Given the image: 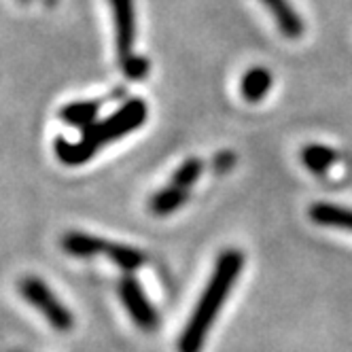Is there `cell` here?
<instances>
[{
  "label": "cell",
  "mask_w": 352,
  "mask_h": 352,
  "mask_svg": "<svg viewBox=\"0 0 352 352\" xmlns=\"http://www.w3.org/2000/svg\"><path fill=\"white\" fill-rule=\"evenodd\" d=\"M115 19V38H117V54L119 62H125L134 56V41H136V9L134 0H109Z\"/></svg>",
  "instance_id": "cell-5"
},
{
  "label": "cell",
  "mask_w": 352,
  "mask_h": 352,
  "mask_svg": "<svg viewBox=\"0 0 352 352\" xmlns=\"http://www.w3.org/2000/svg\"><path fill=\"white\" fill-rule=\"evenodd\" d=\"M301 162H304V166L314 174H327L329 168L338 162V153L329 146L308 144L304 151H301Z\"/></svg>",
  "instance_id": "cell-13"
},
{
  "label": "cell",
  "mask_w": 352,
  "mask_h": 352,
  "mask_svg": "<svg viewBox=\"0 0 352 352\" xmlns=\"http://www.w3.org/2000/svg\"><path fill=\"white\" fill-rule=\"evenodd\" d=\"M107 257H109L117 267H121L125 274L136 272V270L142 267L144 261H146V257L140 253L138 248L128 246V244H117V242H111V244H109Z\"/></svg>",
  "instance_id": "cell-14"
},
{
  "label": "cell",
  "mask_w": 352,
  "mask_h": 352,
  "mask_svg": "<svg viewBox=\"0 0 352 352\" xmlns=\"http://www.w3.org/2000/svg\"><path fill=\"white\" fill-rule=\"evenodd\" d=\"M19 3H30V0H19Z\"/></svg>",
  "instance_id": "cell-18"
},
{
  "label": "cell",
  "mask_w": 352,
  "mask_h": 352,
  "mask_svg": "<svg viewBox=\"0 0 352 352\" xmlns=\"http://www.w3.org/2000/svg\"><path fill=\"white\" fill-rule=\"evenodd\" d=\"M244 265V255L236 248H228L219 255L214 270L210 274V280L199 297L197 306L193 308L185 331L179 338V352H199L204 346V340L210 331L212 322L217 320L225 299L234 289L238 276Z\"/></svg>",
  "instance_id": "cell-1"
},
{
  "label": "cell",
  "mask_w": 352,
  "mask_h": 352,
  "mask_svg": "<svg viewBox=\"0 0 352 352\" xmlns=\"http://www.w3.org/2000/svg\"><path fill=\"white\" fill-rule=\"evenodd\" d=\"M98 111H100L98 100H79V102H70V104L62 107L58 115L62 121L83 130V128H87V125L96 123Z\"/></svg>",
  "instance_id": "cell-11"
},
{
  "label": "cell",
  "mask_w": 352,
  "mask_h": 352,
  "mask_svg": "<svg viewBox=\"0 0 352 352\" xmlns=\"http://www.w3.org/2000/svg\"><path fill=\"white\" fill-rule=\"evenodd\" d=\"M109 244L111 242L98 238V236H91V234H85V232H68L60 240V246L64 253H68L70 257H79V259L107 255Z\"/></svg>",
  "instance_id": "cell-6"
},
{
  "label": "cell",
  "mask_w": 352,
  "mask_h": 352,
  "mask_svg": "<svg viewBox=\"0 0 352 352\" xmlns=\"http://www.w3.org/2000/svg\"><path fill=\"white\" fill-rule=\"evenodd\" d=\"M19 295L28 301V304L41 312V316H45V320L54 327L56 331H70L74 324V316L68 310V306L62 299H58V295L49 289V285L38 278V276H23V278L17 283Z\"/></svg>",
  "instance_id": "cell-3"
},
{
  "label": "cell",
  "mask_w": 352,
  "mask_h": 352,
  "mask_svg": "<svg viewBox=\"0 0 352 352\" xmlns=\"http://www.w3.org/2000/svg\"><path fill=\"white\" fill-rule=\"evenodd\" d=\"M261 3L270 9V13L274 15L276 23L285 36L289 38H299L304 34V19L301 15L291 7L289 0H261Z\"/></svg>",
  "instance_id": "cell-8"
},
{
  "label": "cell",
  "mask_w": 352,
  "mask_h": 352,
  "mask_svg": "<svg viewBox=\"0 0 352 352\" xmlns=\"http://www.w3.org/2000/svg\"><path fill=\"white\" fill-rule=\"evenodd\" d=\"M310 219L322 228H336L344 232H352V208H344L329 202H316L310 206Z\"/></svg>",
  "instance_id": "cell-9"
},
{
  "label": "cell",
  "mask_w": 352,
  "mask_h": 352,
  "mask_svg": "<svg viewBox=\"0 0 352 352\" xmlns=\"http://www.w3.org/2000/svg\"><path fill=\"white\" fill-rule=\"evenodd\" d=\"M121 70H123V74H125L128 79L140 81V79L146 77V72H148V60L134 54L132 58H128L125 62H121Z\"/></svg>",
  "instance_id": "cell-16"
},
{
  "label": "cell",
  "mask_w": 352,
  "mask_h": 352,
  "mask_svg": "<svg viewBox=\"0 0 352 352\" xmlns=\"http://www.w3.org/2000/svg\"><path fill=\"white\" fill-rule=\"evenodd\" d=\"M148 117V107L144 100L140 98H132L128 100L121 109H117L111 117L102 119V121H96L87 128L81 130V136L89 138L98 148L111 144L123 136L132 134L134 130H138L140 125L146 121Z\"/></svg>",
  "instance_id": "cell-2"
},
{
  "label": "cell",
  "mask_w": 352,
  "mask_h": 352,
  "mask_svg": "<svg viewBox=\"0 0 352 352\" xmlns=\"http://www.w3.org/2000/svg\"><path fill=\"white\" fill-rule=\"evenodd\" d=\"M212 166H214V170H217L219 174L228 172V170L234 166V155H232V153H228V151H225V153H219Z\"/></svg>",
  "instance_id": "cell-17"
},
{
  "label": "cell",
  "mask_w": 352,
  "mask_h": 352,
  "mask_svg": "<svg viewBox=\"0 0 352 352\" xmlns=\"http://www.w3.org/2000/svg\"><path fill=\"white\" fill-rule=\"evenodd\" d=\"M270 87H272V72L263 66H255L246 70L240 81L242 98L248 100V102H259V100H263Z\"/></svg>",
  "instance_id": "cell-10"
},
{
  "label": "cell",
  "mask_w": 352,
  "mask_h": 352,
  "mask_svg": "<svg viewBox=\"0 0 352 352\" xmlns=\"http://www.w3.org/2000/svg\"><path fill=\"white\" fill-rule=\"evenodd\" d=\"M187 197H189L187 189L170 185V187L157 191L153 197L148 199V208H151V212H153L155 217H168V214L179 210L187 202Z\"/></svg>",
  "instance_id": "cell-12"
},
{
  "label": "cell",
  "mask_w": 352,
  "mask_h": 352,
  "mask_svg": "<svg viewBox=\"0 0 352 352\" xmlns=\"http://www.w3.org/2000/svg\"><path fill=\"white\" fill-rule=\"evenodd\" d=\"M119 297L121 304L128 310L130 318L138 324V329L153 333L160 327V314L155 310V306L151 304L144 289L140 287V283L134 278V276L125 274L121 283H119Z\"/></svg>",
  "instance_id": "cell-4"
},
{
  "label": "cell",
  "mask_w": 352,
  "mask_h": 352,
  "mask_svg": "<svg viewBox=\"0 0 352 352\" xmlns=\"http://www.w3.org/2000/svg\"><path fill=\"white\" fill-rule=\"evenodd\" d=\"M54 151H56V157L64 166H83L98 153L100 148L85 136H81L79 142H70V140L58 136L54 142Z\"/></svg>",
  "instance_id": "cell-7"
},
{
  "label": "cell",
  "mask_w": 352,
  "mask_h": 352,
  "mask_svg": "<svg viewBox=\"0 0 352 352\" xmlns=\"http://www.w3.org/2000/svg\"><path fill=\"white\" fill-rule=\"evenodd\" d=\"M202 170H204L202 160L189 157L183 166H179V170L174 172V176H172V185L181 187V189H189L193 183H197L199 176H202Z\"/></svg>",
  "instance_id": "cell-15"
}]
</instances>
